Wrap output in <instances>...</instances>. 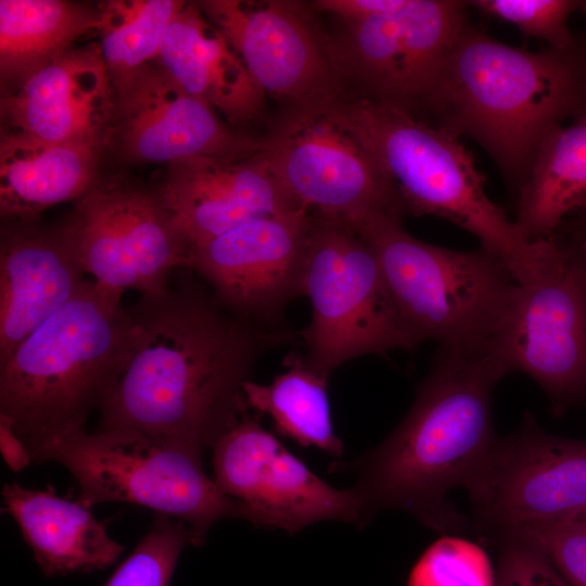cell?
<instances>
[{
    "label": "cell",
    "mask_w": 586,
    "mask_h": 586,
    "mask_svg": "<svg viewBox=\"0 0 586 586\" xmlns=\"http://www.w3.org/2000/svg\"><path fill=\"white\" fill-rule=\"evenodd\" d=\"M404 2L405 0H316L311 5L351 23L395 11Z\"/></svg>",
    "instance_id": "33"
},
{
    "label": "cell",
    "mask_w": 586,
    "mask_h": 586,
    "mask_svg": "<svg viewBox=\"0 0 586 586\" xmlns=\"http://www.w3.org/2000/svg\"><path fill=\"white\" fill-rule=\"evenodd\" d=\"M0 451L8 467L20 472L27 468L33 458L25 444L15 433L11 420L0 415Z\"/></svg>",
    "instance_id": "35"
},
{
    "label": "cell",
    "mask_w": 586,
    "mask_h": 586,
    "mask_svg": "<svg viewBox=\"0 0 586 586\" xmlns=\"http://www.w3.org/2000/svg\"><path fill=\"white\" fill-rule=\"evenodd\" d=\"M335 107L394 184L404 211L444 218L475 235L518 283L538 278L559 255L553 239L528 241L485 191V176L459 138L361 94Z\"/></svg>",
    "instance_id": "5"
},
{
    "label": "cell",
    "mask_w": 586,
    "mask_h": 586,
    "mask_svg": "<svg viewBox=\"0 0 586 586\" xmlns=\"http://www.w3.org/2000/svg\"><path fill=\"white\" fill-rule=\"evenodd\" d=\"M551 237L571 252L586 269V209L566 218Z\"/></svg>",
    "instance_id": "34"
},
{
    "label": "cell",
    "mask_w": 586,
    "mask_h": 586,
    "mask_svg": "<svg viewBox=\"0 0 586 586\" xmlns=\"http://www.w3.org/2000/svg\"><path fill=\"white\" fill-rule=\"evenodd\" d=\"M98 10L66 0L0 1L2 93L97 30Z\"/></svg>",
    "instance_id": "25"
},
{
    "label": "cell",
    "mask_w": 586,
    "mask_h": 586,
    "mask_svg": "<svg viewBox=\"0 0 586 586\" xmlns=\"http://www.w3.org/2000/svg\"><path fill=\"white\" fill-rule=\"evenodd\" d=\"M157 62L188 93L229 124L251 122L265 107L266 93L227 36L194 2H186L169 23Z\"/></svg>",
    "instance_id": "21"
},
{
    "label": "cell",
    "mask_w": 586,
    "mask_h": 586,
    "mask_svg": "<svg viewBox=\"0 0 586 586\" xmlns=\"http://www.w3.org/2000/svg\"><path fill=\"white\" fill-rule=\"evenodd\" d=\"M0 107L5 132L99 145L114 112L112 77L100 44L67 49L3 92Z\"/></svg>",
    "instance_id": "18"
},
{
    "label": "cell",
    "mask_w": 586,
    "mask_h": 586,
    "mask_svg": "<svg viewBox=\"0 0 586 586\" xmlns=\"http://www.w3.org/2000/svg\"><path fill=\"white\" fill-rule=\"evenodd\" d=\"M374 251L399 315L418 345L489 348L518 282L484 247L458 251L410 235L400 215L378 214L349 226Z\"/></svg>",
    "instance_id": "6"
},
{
    "label": "cell",
    "mask_w": 586,
    "mask_h": 586,
    "mask_svg": "<svg viewBox=\"0 0 586 586\" xmlns=\"http://www.w3.org/2000/svg\"><path fill=\"white\" fill-rule=\"evenodd\" d=\"M262 151L237 160L191 158L167 165L153 188L193 246L252 219L304 207Z\"/></svg>",
    "instance_id": "19"
},
{
    "label": "cell",
    "mask_w": 586,
    "mask_h": 586,
    "mask_svg": "<svg viewBox=\"0 0 586 586\" xmlns=\"http://www.w3.org/2000/svg\"><path fill=\"white\" fill-rule=\"evenodd\" d=\"M505 374L489 349L441 345L398 426L364 456L330 464L332 473L356 475L365 524L396 509L442 533L460 530L448 494L467 489L497 443L492 396Z\"/></svg>",
    "instance_id": "2"
},
{
    "label": "cell",
    "mask_w": 586,
    "mask_h": 586,
    "mask_svg": "<svg viewBox=\"0 0 586 586\" xmlns=\"http://www.w3.org/2000/svg\"><path fill=\"white\" fill-rule=\"evenodd\" d=\"M98 148L2 131L1 218L37 219L48 207L80 199L95 181Z\"/></svg>",
    "instance_id": "23"
},
{
    "label": "cell",
    "mask_w": 586,
    "mask_h": 586,
    "mask_svg": "<svg viewBox=\"0 0 586 586\" xmlns=\"http://www.w3.org/2000/svg\"><path fill=\"white\" fill-rule=\"evenodd\" d=\"M123 293L84 280L75 295L0 365V415L11 420L33 461L85 431L122 378L138 327Z\"/></svg>",
    "instance_id": "4"
},
{
    "label": "cell",
    "mask_w": 586,
    "mask_h": 586,
    "mask_svg": "<svg viewBox=\"0 0 586 586\" xmlns=\"http://www.w3.org/2000/svg\"><path fill=\"white\" fill-rule=\"evenodd\" d=\"M426 114L431 124L482 145L518 191L545 138L565 119L586 117V54L578 47L521 50L467 20Z\"/></svg>",
    "instance_id": "3"
},
{
    "label": "cell",
    "mask_w": 586,
    "mask_h": 586,
    "mask_svg": "<svg viewBox=\"0 0 586 586\" xmlns=\"http://www.w3.org/2000/svg\"><path fill=\"white\" fill-rule=\"evenodd\" d=\"M37 219H2L0 365L62 308L85 280L86 273L59 227H43Z\"/></svg>",
    "instance_id": "20"
},
{
    "label": "cell",
    "mask_w": 586,
    "mask_h": 586,
    "mask_svg": "<svg viewBox=\"0 0 586 586\" xmlns=\"http://www.w3.org/2000/svg\"><path fill=\"white\" fill-rule=\"evenodd\" d=\"M247 412L216 442L213 479L239 501L241 519L293 535L320 521L365 525L354 489H337L316 475Z\"/></svg>",
    "instance_id": "13"
},
{
    "label": "cell",
    "mask_w": 586,
    "mask_h": 586,
    "mask_svg": "<svg viewBox=\"0 0 586 586\" xmlns=\"http://www.w3.org/2000/svg\"><path fill=\"white\" fill-rule=\"evenodd\" d=\"M229 39L266 94L292 106L327 104L345 95L344 80L328 56L324 37L294 1L194 2Z\"/></svg>",
    "instance_id": "15"
},
{
    "label": "cell",
    "mask_w": 586,
    "mask_h": 586,
    "mask_svg": "<svg viewBox=\"0 0 586 586\" xmlns=\"http://www.w3.org/2000/svg\"><path fill=\"white\" fill-rule=\"evenodd\" d=\"M189 269L128 308L138 341L100 409V431L212 448L249 411L243 384L259 357L291 340V332L226 306Z\"/></svg>",
    "instance_id": "1"
},
{
    "label": "cell",
    "mask_w": 586,
    "mask_h": 586,
    "mask_svg": "<svg viewBox=\"0 0 586 586\" xmlns=\"http://www.w3.org/2000/svg\"><path fill=\"white\" fill-rule=\"evenodd\" d=\"M311 221L306 207L252 219L195 244L191 269L229 308L277 326L286 304L303 295Z\"/></svg>",
    "instance_id": "16"
},
{
    "label": "cell",
    "mask_w": 586,
    "mask_h": 586,
    "mask_svg": "<svg viewBox=\"0 0 586 586\" xmlns=\"http://www.w3.org/2000/svg\"><path fill=\"white\" fill-rule=\"evenodd\" d=\"M559 245L543 275L517 284L489 351L507 373L531 377L563 408L586 396V269Z\"/></svg>",
    "instance_id": "12"
},
{
    "label": "cell",
    "mask_w": 586,
    "mask_h": 586,
    "mask_svg": "<svg viewBox=\"0 0 586 586\" xmlns=\"http://www.w3.org/2000/svg\"><path fill=\"white\" fill-rule=\"evenodd\" d=\"M484 14L515 25L525 36L546 41L551 49L577 48L568 26L569 16L586 8L577 0H474L468 1Z\"/></svg>",
    "instance_id": "30"
},
{
    "label": "cell",
    "mask_w": 586,
    "mask_h": 586,
    "mask_svg": "<svg viewBox=\"0 0 586 586\" xmlns=\"http://www.w3.org/2000/svg\"><path fill=\"white\" fill-rule=\"evenodd\" d=\"M55 461L79 486L77 501L92 508L128 502L183 522L193 546L206 543L218 521L241 519L238 500L227 496L203 468L202 451L131 431H81L49 447L39 463Z\"/></svg>",
    "instance_id": "7"
},
{
    "label": "cell",
    "mask_w": 586,
    "mask_h": 586,
    "mask_svg": "<svg viewBox=\"0 0 586 586\" xmlns=\"http://www.w3.org/2000/svg\"><path fill=\"white\" fill-rule=\"evenodd\" d=\"M303 295L311 304L303 356L323 377L364 355L417 346L374 251L348 225L313 215Z\"/></svg>",
    "instance_id": "8"
},
{
    "label": "cell",
    "mask_w": 586,
    "mask_h": 586,
    "mask_svg": "<svg viewBox=\"0 0 586 586\" xmlns=\"http://www.w3.org/2000/svg\"><path fill=\"white\" fill-rule=\"evenodd\" d=\"M1 496L2 510L17 523L48 577L106 569L124 551L109 535L105 522L77 500L61 498L49 489H28L16 482L4 484Z\"/></svg>",
    "instance_id": "22"
},
{
    "label": "cell",
    "mask_w": 586,
    "mask_h": 586,
    "mask_svg": "<svg viewBox=\"0 0 586 586\" xmlns=\"http://www.w3.org/2000/svg\"><path fill=\"white\" fill-rule=\"evenodd\" d=\"M575 517H577V518H579V519H582L583 521H585V522H586V510H585V511H583L582 513H579V514L575 515Z\"/></svg>",
    "instance_id": "36"
},
{
    "label": "cell",
    "mask_w": 586,
    "mask_h": 586,
    "mask_svg": "<svg viewBox=\"0 0 586 586\" xmlns=\"http://www.w3.org/2000/svg\"><path fill=\"white\" fill-rule=\"evenodd\" d=\"M481 525L500 536L586 510V440L540 430L526 418L497 443L467 487Z\"/></svg>",
    "instance_id": "14"
},
{
    "label": "cell",
    "mask_w": 586,
    "mask_h": 586,
    "mask_svg": "<svg viewBox=\"0 0 586 586\" xmlns=\"http://www.w3.org/2000/svg\"><path fill=\"white\" fill-rule=\"evenodd\" d=\"M468 1L405 0L395 11L345 23L324 46L336 73L361 95L418 117L426 113Z\"/></svg>",
    "instance_id": "11"
},
{
    "label": "cell",
    "mask_w": 586,
    "mask_h": 586,
    "mask_svg": "<svg viewBox=\"0 0 586 586\" xmlns=\"http://www.w3.org/2000/svg\"><path fill=\"white\" fill-rule=\"evenodd\" d=\"M109 133L119 154L133 163L237 160L264 148L263 139L225 126L214 109L188 93L157 61L114 88Z\"/></svg>",
    "instance_id": "17"
},
{
    "label": "cell",
    "mask_w": 586,
    "mask_h": 586,
    "mask_svg": "<svg viewBox=\"0 0 586 586\" xmlns=\"http://www.w3.org/2000/svg\"><path fill=\"white\" fill-rule=\"evenodd\" d=\"M188 545L193 546V536L183 522L154 513L148 533L104 586H170L177 561Z\"/></svg>",
    "instance_id": "28"
},
{
    "label": "cell",
    "mask_w": 586,
    "mask_h": 586,
    "mask_svg": "<svg viewBox=\"0 0 586 586\" xmlns=\"http://www.w3.org/2000/svg\"><path fill=\"white\" fill-rule=\"evenodd\" d=\"M184 4L180 0H109L98 5L99 44L113 88L157 61L165 31Z\"/></svg>",
    "instance_id": "27"
},
{
    "label": "cell",
    "mask_w": 586,
    "mask_h": 586,
    "mask_svg": "<svg viewBox=\"0 0 586 586\" xmlns=\"http://www.w3.org/2000/svg\"><path fill=\"white\" fill-rule=\"evenodd\" d=\"M283 361L286 370L276 375L270 384L252 380L243 384L249 408L258 415H268L281 436L341 458L344 445L332 429L329 378L309 368L302 354H290Z\"/></svg>",
    "instance_id": "26"
},
{
    "label": "cell",
    "mask_w": 586,
    "mask_h": 586,
    "mask_svg": "<svg viewBox=\"0 0 586 586\" xmlns=\"http://www.w3.org/2000/svg\"><path fill=\"white\" fill-rule=\"evenodd\" d=\"M514 220L528 241L549 239L586 208V117L553 129L518 189Z\"/></svg>",
    "instance_id": "24"
},
{
    "label": "cell",
    "mask_w": 586,
    "mask_h": 586,
    "mask_svg": "<svg viewBox=\"0 0 586 586\" xmlns=\"http://www.w3.org/2000/svg\"><path fill=\"white\" fill-rule=\"evenodd\" d=\"M407 586H496V570L477 544L444 536L417 560Z\"/></svg>",
    "instance_id": "29"
},
{
    "label": "cell",
    "mask_w": 586,
    "mask_h": 586,
    "mask_svg": "<svg viewBox=\"0 0 586 586\" xmlns=\"http://www.w3.org/2000/svg\"><path fill=\"white\" fill-rule=\"evenodd\" d=\"M584 209H586V208H584Z\"/></svg>",
    "instance_id": "37"
},
{
    "label": "cell",
    "mask_w": 586,
    "mask_h": 586,
    "mask_svg": "<svg viewBox=\"0 0 586 586\" xmlns=\"http://www.w3.org/2000/svg\"><path fill=\"white\" fill-rule=\"evenodd\" d=\"M58 227L84 272L120 293H161L192 267L193 245L156 190L123 178L95 180Z\"/></svg>",
    "instance_id": "9"
},
{
    "label": "cell",
    "mask_w": 586,
    "mask_h": 586,
    "mask_svg": "<svg viewBox=\"0 0 586 586\" xmlns=\"http://www.w3.org/2000/svg\"><path fill=\"white\" fill-rule=\"evenodd\" d=\"M502 538L496 586H570L546 553L527 537L509 533Z\"/></svg>",
    "instance_id": "32"
},
{
    "label": "cell",
    "mask_w": 586,
    "mask_h": 586,
    "mask_svg": "<svg viewBox=\"0 0 586 586\" xmlns=\"http://www.w3.org/2000/svg\"><path fill=\"white\" fill-rule=\"evenodd\" d=\"M510 533L535 543L570 586H586L585 521L572 517L525 525Z\"/></svg>",
    "instance_id": "31"
},
{
    "label": "cell",
    "mask_w": 586,
    "mask_h": 586,
    "mask_svg": "<svg viewBox=\"0 0 586 586\" xmlns=\"http://www.w3.org/2000/svg\"><path fill=\"white\" fill-rule=\"evenodd\" d=\"M335 102L291 107L263 139L270 169L317 217L353 226L378 214L400 215L404 207L394 184L342 119Z\"/></svg>",
    "instance_id": "10"
}]
</instances>
